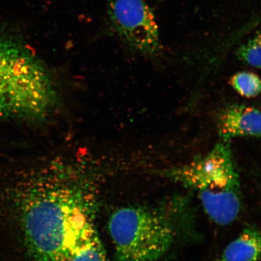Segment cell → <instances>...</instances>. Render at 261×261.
Here are the masks:
<instances>
[{
  "label": "cell",
  "mask_w": 261,
  "mask_h": 261,
  "mask_svg": "<svg viewBox=\"0 0 261 261\" xmlns=\"http://www.w3.org/2000/svg\"><path fill=\"white\" fill-rule=\"evenodd\" d=\"M87 188L70 179L47 178L16 191L15 214L36 261H65L100 240Z\"/></svg>",
  "instance_id": "cell-1"
},
{
  "label": "cell",
  "mask_w": 261,
  "mask_h": 261,
  "mask_svg": "<svg viewBox=\"0 0 261 261\" xmlns=\"http://www.w3.org/2000/svg\"><path fill=\"white\" fill-rule=\"evenodd\" d=\"M184 198L130 205L112 214L109 229L117 261H161L189 232L193 217Z\"/></svg>",
  "instance_id": "cell-2"
},
{
  "label": "cell",
  "mask_w": 261,
  "mask_h": 261,
  "mask_svg": "<svg viewBox=\"0 0 261 261\" xmlns=\"http://www.w3.org/2000/svg\"><path fill=\"white\" fill-rule=\"evenodd\" d=\"M161 174L193 192L205 214L220 226L239 216L242 192L230 141L221 140L207 154Z\"/></svg>",
  "instance_id": "cell-3"
},
{
  "label": "cell",
  "mask_w": 261,
  "mask_h": 261,
  "mask_svg": "<svg viewBox=\"0 0 261 261\" xmlns=\"http://www.w3.org/2000/svg\"><path fill=\"white\" fill-rule=\"evenodd\" d=\"M108 20L122 40L143 54L160 49L159 26L144 0H106Z\"/></svg>",
  "instance_id": "cell-4"
},
{
  "label": "cell",
  "mask_w": 261,
  "mask_h": 261,
  "mask_svg": "<svg viewBox=\"0 0 261 261\" xmlns=\"http://www.w3.org/2000/svg\"><path fill=\"white\" fill-rule=\"evenodd\" d=\"M17 35L0 23V120L24 106L27 51Z\"/></svg>",
  "instance_id": "cell-5"
},
{
  "label": "cell",
  "mask_w": 261,
  "mask_h": 261,
  "mask_svg": "<svg viewBox=\"0 0 261 261\" xmlns=\"http://www.w3.org/2000/svg\"><path fill=\"white\" fill-rule=\"evenodd\" d=\"M217 121L218 135L224 141L238 137L260 136V112L255 107L231 104L220 111Z\"/></svg>",
  "instance_id": "cell-6"
},
{
  "label": "cell",
  "mask_w": 261,
  "mask_h": 261,
  "mask_svg": "<svg viewBox=\"0 0 261 261\" xmlns=\"http://www.w3.org/2000/svg\"><path fill=\"white\" fill-rule=\"evenodd\" d=\"M260 233L256 227L244 228L215 261H258L260 256Z\"/></svg>",
  "instance_id": "cell-7"
},
{
  "label": "cell",
  "mask_w": 261,
  "mask_h": 261,
  "mask_svg": "<svg viewBox=\"0 0 261 261\" xmlns=\"http://www.w3.org/2000/svg\"><path fill=\"white\" fill-rule=\"evenodd\" d=\"M230 84L237 93L244 97H256L260 92L259 76L249 71H241L234 74L231 77Z\"/></svg>",
  "instance_id": "cell-8"
},
{
  "label": "cell",
  "mask_w": 261,
  "mask_h": 261,
  "mask_svg": "<svg viewBox=\"0 0 261 261\" xmlns=\"http://www.w3.org/2000/svg\"><path fill=\"white\" fill-rule=\"evenodd\" d=\"M260 34L258 31L246 43L241 45L236 51L238 60L254 68H260Z\"/></svg>",
  "instance_id": "cell-9"
}]
</instances>
